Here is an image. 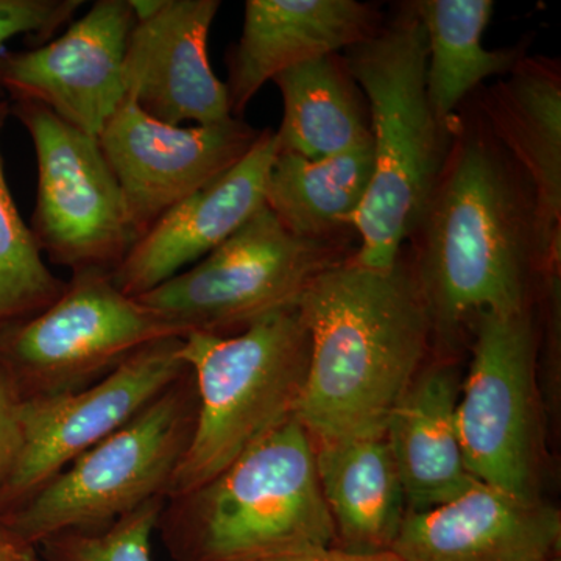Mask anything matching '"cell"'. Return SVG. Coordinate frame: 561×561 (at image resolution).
I'll return each instance as SVG.
<instances>
[{
	"mask_svg": "<svg viewBox=\"0 0 561 561\" xmlns=\"http://www.w3.org/2000/svg\"><path fill=\"white\" fill-rule=\"evenodd\" d=\"M408 242L434 334H456L481 312L530 308L531 279L546 276L534 191L482 116L456 114L445 164Z\"/></svg>",
	"mask_w": 561,
	"mask_h": 561,
	"instance_id": "6da1fadb",
	"label": "cell"
},
{
	"mask_svg": "<svg viewBox=\"0 0 561 561\" xmlns=\"http://www.w3.org/2000/svg\"><path fill=\"white\" fill-rule=\"evenodd\" d=\"M298 309L311 357L295 416L312 442L383 437L434 335L411 253L402 249L389 271L353 254L317 276Z\"/></svg>",
	"mask_w": 561,
	"mask_h": 561,
	"instance_id": "7a4b0ae2",
	"label": "cell"
},
{
	"mask_svg": "<svg viewBox=\"0 0 561 561\" xmlns=\"http://www.w3.org/2000/svg\"><path fill=\"white\" fill-rule=\"evenodd\" d=\"M343 57L368 103L375 149L370 187L354 219L359 238L354 261L389 271L437 183L454 121L440 124L427 101L426 35L413 2Z\"/></svg>",
	"mask_w": 561,
	"mask_h": 561,
	"instance_id": "3957f363",
	"label": "cell"
},
{
	"mask_svg": "<svg viewBox=\"0 0 561 561\" xmlns=\"http://www.w3.org/2000/svg\"><path fill=\"white\" fill-rule=\"evenodd\" d=\"M158 530L180 561L334 546L311 435L284 421L205 485L165 500Z\"/></svg>",
	"mask_w": 561,
	"mask_h": 561,
	"instance_id": "277c9868",
	"label": "cell"
},
{
	"mask_svg": "<svg viewBox=\"0 0 561 561\" xmlns=\"http://www.w3.org/2000/svg\"><path fill=\"white\" fill-rule=\"evenodd\" d=\"M180 356L194 381L197 412L165 500L205 485L295 416L311 337L297 305L227 337L184 335Z\"/></svg>",
	"mask_w": 561,
	"mask_h": 561,
	"instance_id": "5b68a950",
	"label": "cell"
},
{
	"mask_svg": "<svg viewBox=\"0 0 561 561\" xmlns=\"http://www.w3.org/2000/svg\"><path fill=\"white\" fill-rule=\"evenodd\" d=\"M195 412L197 394L186 370L135 419L7 513L3 523L38 548L65 531L103 529L146 502L165 497L190 445Z\"/></svg>",
	"mask_w": 561,
	"mask_h": 561,
	"instance_id": "8992f818",
	"label": "cell"
},
{
	"mask_svg": "<svg viewBox=\"0 0 561 561\" xmlns=\"http://www.w3.org/2000/svg\"><path fill=\"white\" fill-rule=\"evenodd\" d=\"M354 239L308 241L267 206L203 257L138 300L181 339L239 334L300 301L313 279L356 253Z\"/></svg>",
	"mask_w": 561,
	"mask_h": 561,
	"instance_id": "52a82bcc",
	"label": "cell"
},
{
	"mask_svg": "<svg viewBox=\"0 0 561 561\" xmlns=\"http://www.w3.org/2000/svg\"><path fill=\"white\" fill-rule=\"evenodd\" d=\"M180 337L111 273H73L49 308L21 321L0 342L3 365L24 400L98 382L150 343Z\"/></svg>",
	"mask_w": 561,
	"mask_h": 561,
	"instance_id": "ba28073f",
	"label": "cell"
},
{
	"mask_svg": "<svg viewBox=\"0 0 561 561\" xmlns=\"http://www.w3.org/2000/svg\"><path fill=\"white\" fill-rule=\"evenodd\" d=\"M14 106L38 164L32 234L41 253L72 275L113 273L138 238L99 139L36 103Z\"/></svg>",
	"mask_w": 561,
	"mask_h": 561,
	"instance_id": "9c48e42d",
	"label": "cell"
},
{
	"mask_svg": "<svg viewBox=\"0 0 561 561\" xmlns=\"http://www.w3.org/2000/svg\"><path fill=\"white\" fill-rule=\"evenodd\" d=\"M470 375L457 402L465 465L486 485L531 494L535 459V360L531 309L471 319Z\"/></svg>",
	"mask_w": 561,
	"mask_h": 561,
	"instance_id": "30bf717a",
	"label": "cell"
},
{
	"mask_svg": "<svg viewBox=\"0 0 561 561\" xmlns=\"http://www.w3.org/2000/svg\"><path fill=\"white\" fill-rule=\"evenodd\" d=\"M180 348L181 337L162 339L144 346L91 386L25 400L20 457L0 489V505L7 513L175 382L187 370Z\"/></svg>",
	"mask_w": 561,
	"mask_h": 561,
	"instance_id": "8fae6325",
	"label": "cell"
},
{
	"mask_svg": "<svg viewBox=\"0 0 561 561\" xmlns=\"http://www.w3.org/2000/svg\"><path fill=\"white\" fill-rule=\"evenodd\" d=\"M260 133L238 117L214 125H168L125 99L98 139L119 183L136 238L234 168Z\"/></svg>",
	"mask_w": 561,
	"mask_h": 561,
	"instance_id": "7c38bea8",
	"label": "cell"
},
{
	"mask_svg": "<svg viewBox=\"0 0 561 561\" xmlns=\"http://www.w3.org/2000/svg\"><path fill=\"white\" fill-rule=\"evenodd\" d=\"M135 24L130 0H98L60 38L0 55V87L99 138L127 99L125 54Z\"/></svg>",
	"mask_w": 561,
	"mask_h": 561,
	"instance_id": "4fadbf2b",
	"label": "cell"
},
{
	"mask_svg": "<svg viewBox=\"0 0 561 561\" xmlns=\"http://www.w3.org/2000/svg\"><path fill=\"white\" fill-rule=\"evenodd\" d=\"M219 0H161L136 21L124 81L127 99L168 125H214L232 117L225 83L209 65L208 36Z\"/></svg>",
	"mask_w": 561,
	"mask_h": 561,
	"instance_id": "5bb4252c",
	"label": "cell"
},
{
	"mask_svg": "<svg viewBox=\"0 0 561 561\" xmlns=\"http://www.w3.org/2000/svg\"><path fill=\"white\" fill-rule=\"evenodd\" d=\"M276 154L275 131L262 130L234 168L173 206L140 236L111 273L117 289L131 298L157 289L241 230L265 206Z\"/></svg>",
	"mask_w": 561,
	"mask_h": 561,
	"instance_id": "9a60e30c",
	"label": "cell"
},
{
	"mask_svg": "<svg viewBox=\"0 0 561 561\" xmlns=\"http://www.w3.org/2000/svg\"><path fill=\"white\" fill-rule=\"evenodd\" d=\"M560 537L552 505L476 481L456 500L405 513L391 552L404 561H548Z\"/></svg>",
	"mask_w": 561,
	"mask_h": 561,
	"instance_id": "2e32d148",
	"label": "cell"
},
{
	"mask_svg": "<svg viewBox=\"0 0 561 561\" xmlns=\"http://www.w3.org/2000/svg\"><path fill=\"white\" fill-rule=\"evenodd\" d=\"M382 22L381 11L357 0H247L241 39L228 55L232 117L284 70L342 54Z\"/></svg>",
	"mask_w": 561,
	"mask_h": 561,
	"instance_id": "e0dca14e",
	"label": "cell"
},
{
	"mask_svg": "<svg viewBox=\"0 0 561 561\" xmlns=\"http://www.w3.org/2000/svg\"><path fill=\"white\" fill-rule=\"evenodd\" d=\"M494 139L529 180L546 275L561 267V69L556 58L524 57L479 101Z\"/></svg>",
	"mask_w": 561,
	"mask_h": 561,
	"instance_id": "ac0fdd59",
	"label": "cell"
},
{
	"mask_svg": "<svg viewBox=\"0 0 561 561\" xmlns=\"http://www.w3.org/2000/svg\"><path fill=\"white\" fill-rule=\"evenodd\" d=\"M459 397L456 371L438 365L416 376L391 413L386 438L409 511L438 507L476 482L461 453Z\"/></svg>",
	"mask_w": 561,
	"mask_h": 561,
	"instance_id": "d6986e66",
	"label": "cell"
},
{
	"mask_svg": "<svg viewBox=\"0 0 561 561\" xmlns=\"http://www.w3.org/2000/svg\"><path fill=\"white\" fill-rule=\"evenodd\" d=\"M313 451L321 494L342 548L391 551L408 512L386 435L313 442Z\"/></svg>",
	"mask_w": 561,
	"mask_h": 561,
	"instance_id": "ffe728a7",
	"label": "cell"
},
{
	"mask_svg": "<svg viewBox=\"0 0 561 561\" xmlns=\"http://www.w3.org/2000/svg\"><path fill=\"white\" fill-rule=\"evenodd\" d=\"M375 172V149L362 144L331 157L278 153L265 186V206L297 238L354 239V219Z\"/></svg>",
	"mask_w": 561,
	"mask_h": 561,
	"instance_id": "44dd1931",
	"label": "cell"
},
{
	"mask_svg": "<svg viewBox=\"0 0 561 561\" xmlns=\"http://www.w3.org/2000/svg\"><path fill=\"white\" fill-rule=\"evenodd\" d=\"M272 81L284 103L278 153L317 160L371 142L370 110L343 54L302 62Z\"/></svg>",
	"mask_w": 561,
	"mask_h": 561,
	"instance_id": "7402d4cb",
	"label": "cell"
},
{
	"mask_svg": "<svg viewBox=\"0 0 561 561\" xmlns=\"http://www.w3.org/2000/svg\"><path fill=\"white\" fill-rule=\"evenodd\" d=\"M426 35V94L435 119L451 125L471 92L491 77H505L526 57V47L489 50L483 33L494 13L491 0L413 2Z\"/></svg>",
	"mask_w": 561,
	"mask_h": 561,
	"instance_id": "603a6c76",
	"label": "cell"
},
{
	"mask_svg": "<svg viewBox=\"0 0 561 561\" xmlns=\"http://www.w3.org/2000/svg\"><path fill=\"white\" fill-rule=\"evenodd\" d=\"M9 113V102L0 99V135ZM65 286L43 261L14 205L0 151V321L31 319L49 308Z\"/></svg>",
	"mask_w": 561,
	"mask_h": 561,
	"instance_id": "cb8c5ba5",
	"label": "cell"
},
{
	"mask_svg": "<svg viewBox=\"0 0 561 561\" xmlns=\"http://www.w3.org/2000/svg\"><path fill=\"white\" fill-rule=\"evenodd\" d=\"M165 497H154L98 530H72L43 541L46 561H153L151 537Z\"/></svg>",
	"mask_w": 561,
	"mask_h": 561,
	"instance_id": "d4e9b609",
	"label": "cell"
},
{
	"mask_svg": "<svg viewBox=\"0 0 561 561\" xmlns=\"http://www.w3.org/2000/svg\"><path fill=\"white\" fill-rule=\"evenodd\" d=\"M83 0H0V49L14 36L44 41L65 27Z\"/></svg>",
	"mask_w": 561,
	"mask_h": 561,
	"instance_id": "484cf974",
	"label": "cell"
},
{
	"mask_svg": "<svg viewBox=\"0 0 561 561\" xmlns=\"http://www.w3.org/2000/svg\"><path fill=\"white\" fill-rule=\"evenodd\" d=\"M24 401L9 371L0 364V489L20 457Z\"/></svg>",
	"mask_w": 561,
	"mask_h": 561,
	"instance_id": "4316f807",
	"label": "cell"
},
{
	"mask_svg": "<svg viewBox=\"0 0 561 561\" xmlns=\"http://www.w3.org/2000/svg\"><path fill=\"white\" fill-rule=\"evenodd\" d=\"M208 561H404L391 551L386 552H354L348 549L309 548L291 549V551H276L254 553V556L236 557V559Z\"/></svg>",
	"mask_w": 561,
	"mask_h": 561,
	"instance_id": "83f0119b",
	"label": "cell"
},
{
	"mask_svg": "<svg viewBox=\"0 0 561 561\" xmlns=\"http://www.w3.org/2000/svg\"><path fill=\"white\" fill-rule=\"evenodd\" d=\"M0 561H39L36 548L21 540L5 523H0Z\"/></svg>",
	"mask_w": 561,
	"mask_h": 561,
	"instance_id": "f1b7e54d",
	"label": "cell"
},
{
	"mask_svg": "<svg viewBox=\"0 0 561 561\" xmlns=\"http://www.w3.org/2000/svg\"><path fill=\"white\" fill-rule=\"evenodd\" d=\"M548 561H560L559 557H552L551 560H548Z\"/></svg>",
	"mask_w": 561,
	"mask_h": 561,
	"instance_id": "f546056e",
	"label": "cell"
}]
</instances>
